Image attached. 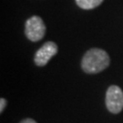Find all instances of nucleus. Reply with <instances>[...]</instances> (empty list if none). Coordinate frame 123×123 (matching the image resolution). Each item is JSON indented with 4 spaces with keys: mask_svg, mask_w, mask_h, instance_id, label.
I'll use <instances>...</instances> for the list:
<instances>
[{
    "mask_svg": "<svg viewBox=\"0 0 123 123\" xmlns=\"http://www.w3.org/2000/svg\"><path fill=\"white\" fill-rule=\"evenodd\" d=\"M106 106L108 110L113 114H118L123 110V91L119 87L112 85L108 88Z\"/></svg>",
    "mask_w": 123,
    "mask_h": 123,
    "instance_id": "obj_3",
    "label": "nucleus"
},
{
    "mask_svg": "<svg viewBox=\"0 0 123 123\" xmlns=\"http://www.w3.org/2000/svg\"><path fill=\"white\" fill-rule=\"evenodd\" d=\"M25 34L26 37L33 42L42 39L46 34V26L42 18L37 16L28 18L25 26Z\"/></svg>",
    "mask_w": 123,
    "mask_h": 123,
    "instance_id": "obj_2",
    "label": "nucleus"
},
{
    "mask_svg": "<svg viewBox=\"0 0 123 123\" xmlns=\"http://www.w3.org/2000/svg\"><path fill=\"white\" fill-rule=\"evenodd\" d=\"M6 106V98H2L0 99V112H3L4 111Z\"/></svg>",
    "mask_w": 123,
    "mask_h": 123,
    "instance_id": "obj_6",
    "label": "nucleus"
},
{
    "mask_svg": "<svg viewBox=\"0 0 123 123\" xmlns=\"http://www.w3.org/2000/svg\"><path fill=\"white\" fill-rule=\"evenodd\" d=\"M110 57L105 50L91 49L85 53L81 60V68L86 73L97 74L106 69L110 65Z\"/></svg>",
    "mask_w": 123,
    "mask_h": 123,
    "instance_id": "obj_1",
    "label": "nucleus"
},
{
    "mask_svg": "<svg viewBox=\"0 0 123 123\" xmlns=\"http://www.w3.org/2000/svg\"><path fill=\"white\" fill-rule=\"evenodd\" d=\"M103 0H76V3L80 8L89 10L98 6Z\"/></svg>",
    "mask_w": 123,
    "mask_h": 123,
    "instance_id": "obj_5",
    "label": "nucleus"
},
{
    "mask_svg": "<svg viewBox=\"0 0 123 123\" xmlns=\"http://www.w3.org/2000/svg\"><path fill=\"white\" fill-rule=\"evenodd\" d=\"M57 53V44L52 42V41H48L36 52L34 61H35L37 66L43 67L45 65H47L48 62L50 60V58L54 57Z\"/></svg>",
    "mask_w": 123,
    "mask_h": 123,
    "instance_id": "obj_4",
    "label": "nucleus"
},
{
    "mask_svg": "<svg viewBox=\"0 0 123 123\" xmlns=\"http://www.w3.org/2000/svg\"><path fill=\"white\" fill-rule=\"evenodd\" d=\"M20 123H37V122L32 119H23Z\"/></svg>",
    "mask_w": 123,
    "mask_h": 123,
    "instance_id": "obj_7",
    "label": "nucleus"
}]
</instances>
